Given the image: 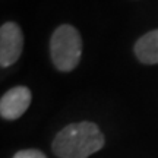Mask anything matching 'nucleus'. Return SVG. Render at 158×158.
Masks as SVG:
<instances>
[{
  "instance_id": "nucleus-1",
  "label": "nucleus",
  "mask_w": 158,
  "mask_h": 158,
  "mask_svg": "<svg viewBox=\"0 0 158 158\" xmlns=\"http://www.w3.org/2000/svg\"><path fill=\"white\" fill-rule=\"evenodd\" d=\"M104 147V135L91 122L66 126L53 141V152L60 158H88Z\"/></svg>"
},
{
  "instance_id": "nucleus-2",
  "label": "nucleus",
  "mask_w": 158,
  "mask_h": 158,
  "mask_svg": "<svg viewBox=\"0 0 158 158\" xmlns=\"http://www.w3.org/2000/svg\"><path fill=\"white\" fill-rule=\"evenodd\" d=\"M51 60L59 70L70 72L79 64L82 54V38L72 25H60L50 40Z\"/></svg>"
},
{
  "instance_id": "nucleus-3",
  "label": "nucleus",
  "mask_w": 158,
  "mask_h": 158,
  "mask_svg": "<svg viewBox=\"0 0 158 158\" xmlns=\"http://www.w3.org/2000/svg\"><path fill=\"white\" fill-rule=\"evenodd\" d=\"M23 48V34L15 22H6L0 28V64L6 68L16 62Z\"/></svg>"
},
{
  "instance_id": "nucleus-4",
  "label": "nucleus",
  "mask_w": 158,
  "mask_h": 158,
  "mask_svg": "<svg viewBox=\"0 0 158 158\" xmlns=\"http://www.w3.org/2000/svg\"><path fill=\"white\" fill-rule=\"evenodd\" d=\"M29 104H31V91L27 86H15L2 97L0 114L3 118L15 120L27 111Z\"/></svg>"
},
{
  "instance_id": "nucleus-5",
  "label": "nucleus",
  "mask_w": 158,
  "mask_h": 158,
  "mask_svg": "<svg viewBox=\"0 0 158 158\" xmlns=\"http://www.w3.org/2000/svg\"><path fill=\"white\" fill-rule=\"evenodd\" d=\"M135 54L142 63L157 64L158 63V29L147 32L136 41Z\"/></svg>"
},
{
  "instance_id": "nucleus-6",
  "label": "nucleus",
  "mask_w": 158,
  "mask_h": 158,
  "mask_svg": "<svg viewBox=\"0 0 158 158\" xmlns=\"http://www.w3.org/2000/svg\"><path fill=\"white\" fill-rule=\"evenodd\" d=\"M13 158H47L41 151H37V149H23V151H19V152L15 154Z\"/></svg>"
}]
</instances>
